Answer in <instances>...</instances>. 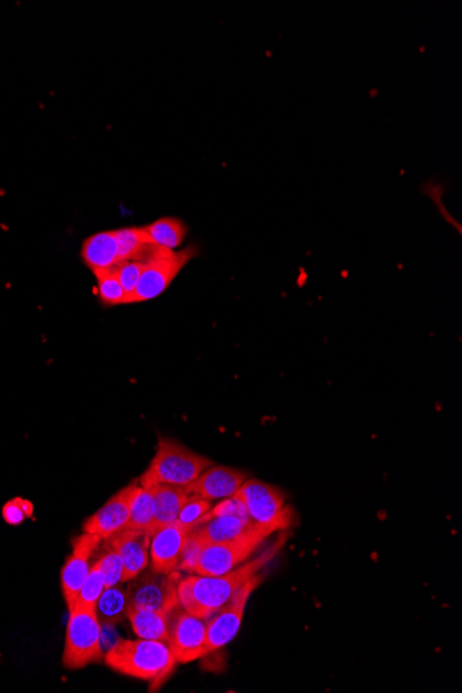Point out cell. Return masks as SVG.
I'll return each mask as SVG.
<instances>
[{
  "instance_id": "1",
  "label": "cell",
  "mask_w": 462,
  "mask_h": 693,
  "mask_svg": "<svg viewBox=\"0 0 462 693\" xmlns=\"http://www.w3.org/2000/svg\"><path fill=\"white\" fill-rule=\"evenodd\" d=\"M286 543L287 534H281L277 542L264 553L254 559L246 561L229 574L181 577L177 585L178 607L194 616L203 619L211 616L213 612L228 603L246 581L262 574Z\"/></svg>"
},
{
  "instance_id": "2",
  "label": "cell",
  "mask_w": 462,
  "mask_h": 693,
  "mask_svg": "<svg viewBox=\"0 0 462 693\" xmlns=\"http://www.w3.org/2000/svg\"><path fill=\"white\" fill-rule=\"evenodd\" d=\"M103 660L115 673L150 682L151 690H159L177 665L170 644L143 638L119 639Z\"/></svg>"
},
{
  "instance_id": "3",
  "label": "cell",
  "mask_w": 462,
  "mask_h": 693,
  "mask_svg": "<svg viewBox=\"0 0 462 693\" xmlns=\"http://www.w3.org/2000/svg\"><path fill=\"white\" fill-rule=\"evenodd\" d=\"M208 457L196 453L175 439L160 438L154 459L140 476L141 486L171 485L187 487L199 474L212 466Z\"/></svg>"
},
{
  "instance_id": "4",
  "label": "cell",
  "mask_w": 462,
  "mask_h": 693,
  "mask_svg": "<svg viewBox=\"0 0 462 693\" xmlns=\"http://www.w3.org/2000/svg\"><path fill=\"white\" fill-rule=\"evenodd\" d=\"M103 659L102 624L96 608L73 607L68 617L62 665L68 670H81Z\"/></svg>"
},
{
  "instance_id": "5",
  "label": "cell",
  "mask_w": 462,
  "mask_h": 693,
  "mask_svg": "<svg viewBox=\"0 0 462 693\" xmlns=\"http://www.w3.org/2000/svg\"><path fill=\"white\" fill-rule=\"evenodd\" d=\"M235 496L244 503L251 521L280 533L291 527L293 511L287 506L285 493L258 480H246Z\"/></svg>"
},
{
  "instance_id": "6",
  "label": "cell",
  "mask_w": 462,
  "mask_h": 693,
  "mask_svg": "<svg viewBox=\"0 0 462 693\" xmlns=\"http://www.w3.org/2000/svg\"><path fill=\"white\" fill-rule=\"evenodd\" d=\"M272 534H275L272 530L258 527L249 534L231 540V542L207 544L194 575L220 576L229 574L250 561L252 554Z\"/></svg>"
},
{
  "instance_id": "7",
  "label": "cell",
  "mask_w": 462,
  "mask_h": 693,
  "mask_svg": "<svg viewBox=\"0 0 462 693\" xmlns=\"http://www.w3.org/2000/svg\"><path fill=\"white\" fill-rule=\"evenodd\" d=\"M197 255V246L190 245L182 251L164 250L154 258L146 262L130 303L147 302L160 297L172 285L183 267Z\"/></svg>"
},
{
  "instance_id": "8",
  "label": "cell",
  "mask_w": 462,
  "mask_h": 693,
  "mask_svg": "<svg viewBox=\"0 0 462 693\" xmlns=\"http://www.w3.org/2000/svg\"><path fill=\"white\" fill-rule=\"evenodd\" d=\"M181 577L178 570L171 574H159L152 569L141 571L138 577L128 581L126 592H128L129 608L172 613L178 608L177 585Z\"/></svg>"
},
{
  "instance_id": "9",
  "label": "cell",
  "mask_w": 462,
  "mask_h": 693,
  "mask_svg": "<svg viewBox=\"0 0 462 693\" xmlns=\"http://www.w3.org/2000/svg\"><path fill=\"white\" fill-rule=\"evenodd\" d=\"M265 579V571L256 575L254 579L246 581L243 587L228 603L217 612H213L211 616L205 619L207 621V652L212 654L215 650H219L230 644L239 634L241 623L245 613L246 605H249L252 592L259 587L262 580Z\"/></svg>"
},
{
  "instance_id": "10",
  "label": "cell",
  "mask_w": 462,
  "mask_h": 693,
  "mask_svg": "<svg viewBox=\"0 0 462 693\" xmlns=\"http://www.w3.org/2000/svg\"><path fill=\"white\" fill-rule=\"evenodd\" d=\"M168 644L177 663L186 665L207 656V621L181 607L170 614Z\"/></svg>"
},
{
  "instance_id": "11",
  "label": "cell",
  "mask_w": 462,
  "mask_h": 693,
  "mask_svg": "<svg viewBox=\"0 0 462 693\" xmlns=\"http://www.w3.org/2000/svg\"><path fill=\"white\" fill-rule=\"evenodd\" d=\"M103 539L96 534L83 533L72 540V551L68 555L65 566L61 569V591L68 607V611L73 607L80 594L83 581H85L89 570H91V559L96 553Z\"/></svg>"
},
{
  "instance_id": "12",
  "label": "cell",
  "mask_w": 462,
  "mask_h": 693,
  "mask_svg": "<svg viewBox=\"0 0 462 693\" xmlns=\"http://www.w3.org/2000/svg\"><path fill=\"white\" fill-rule=\"evenodd\" d=\"M139 485V480H136L115 493L99 511L83 522V533L96 534L106 540L115 533L123 532L128 524L130 503Z\"/></svg>"
},
{
  "instance_id": "13",
  "label": "cell",
  "mask_w": 462,
  "mask_h": 693,
  "mask_svg": "<svg viewBox=\"0 0 462 693\" xmlns=\"http://www.w3.org/2000/svg\"><path fill=\"white\" fill-rule=\"evenodd\" d=\"M246 481L245 472L230 466L212 465L186 487L188 495L207 501L233 497Z\"/></svg>"
},
{
  "instance_id": "14",
  "label": "cell",
  "mask_w": 462,
  "mask_h": 693,
  "mask_svg": "<svg viewBox=\"0 0 462 693\" xmlns=\"http://www.w3.org/2000/svg\"><path fill=\"white\" fill-rule=\"evenodd\" d=\"M151 534L143 530L125 529L106 539V544L117 551L124 564V582L134 580L149 568Z\"/></svg>"
},
{
  "instance_id": "15",
  "label": "cell",
  "mask_w": 462,
  "mask_h": 693,
  "mask_svg": "<svg viewBox=\"0 0 462 693\" xmlns=\"http://www.w3.org/2000/svg\"><path fill=\"white\" fill-rule=\"evenodd\" d=\"M188 533L190 532L177 522L155 530L151 534L150 542L151 569L159 574H171L177 570L183 544Z\"/></svg>"
},
{
  "instance_id": "16",
  "label": "cell",
  "mask_w": 462,
  "mask_h": 693,
  "mask_svg": "<svg viewBox=\"0 0 462 693\" xmlns=\"http://www.w3.org/2000/svg\"><path fill=\"white\" fill-rule=\"evenodd\" d=\"M81 258L93 273L117 267L118 243L114 230L102 231L83 241Z\"/></svg>"
},
{
  "instance_id": "17",
  "label": "cell",
  "mask_w": 462,
  "mask_h": 693,
  "mask_svg": "<svg viewBox=\"0 0 462 693\" xmlns=\"http://www.w3.org/2000/svg\"><path fill=\"white\" fill-rule=\"evenodd\" d=\"M118 243V265L126 262H149L164 249L151 243L149 234L141 228H123L114 230Z\"/></svg>"
},
{
  "instance_id": "18",
  "label": "cell",
  "mask_w": 462,
  "mask_h": 693,
  "mask_svg": "<svg viewBox=\"0 0 462 693\" xmlns=\"http://www.w3.org/2000/svg\"><path fill=\"white\" fill-rule=\"evenodd\" d=\"M258 527L259 524L244 521V519L238 517H215L205 519L193 530H196L201 535L205 543L212 544L231 542V540L249 534Z\"/></svg>"
},
{
  "instance_id": "19",
  "label": "cell",
  "mask_w": 462,
  "mask_h": 693,
  "mask_svg": "<svg viewBox=\"0 0 462 693\" xmlns=\"http://www.w3.org/2000/svg\"><path fill=\"white\" fill-rule=\"evenodd\" d=\"M152 496L155 504L154 532L177 521L178 513L185 504L190 500L186 487L157 485L152 486Z\"/></svg>"
},
{
  "instance_id": "20",
  "label": "cell",
  "mask_w": 462,
  "mask_h": 693,
  "mask_svg": "<svg viewBox=\"0 0 462 693\" xmlns=\"http://www.w3.org/2000/svg\"><path fill=\"white\" fill-rule=\"evenodd\" d=\"M170 614L150 611V609L129 608L128 619L139 638L168 643Z\"/></svg>"
},
{
  "instance_id": "21",
  "label": "cell",
  "mask_w": 462,
  "mask_h": 693,
  "mask_svg": "<svg viewBox=\"0 0 462 693\" xmlns=\"http://www.w3.org/2000/svg\"><path fill=\"white\" fill-rule=\"evenodd\" d=\"M129 600L120 585L104 588L96 603V614L102 626H115L128 619Z\"/></svg>"
},
{
  "instance_id": "22",
  "label": "cell",
  "mask_w": 462,
  "mask_h": 693,
  "mask_svg": "<svg viewBox=\"0 0 462 693\" xmlns=\"http://www.w3.org/2000/svg\"><path fill=\"white\" fill-rule=\"evenodd\" d=\"M143 228L152 244L168 251H176L188 233L186 223L172 217L161 218Z\"/></svg>"
},
{
  "instance_id": "23",
  "label": "cell",
  "mask_w": 462,
  "mask_h": 693,
  "mask_svg": "<svg viewBox=\"0 0 462 693\" xmlns=\"http://www.w3.org/2000/svg\"><path fill=\"white\" fill-rule=\"evenodd\" d=\"M155 504L151 487L139 485L130 503L129 521L126 529L154 533Z\"/></svg>"
},
{
  "instance_id": "24",
  "label": "cell",
  "mask_w": 462,
  "mask_h": 693,
  "mask_svg": "<svg viewBox=\"0 0 462 693\" xmlns=\"http://www.w3.org/2000/svg\"><path fill=\"white\" fill-rule=\"evenodd\" d=\"M97 280V296L104 307L126 304V293L120 285L118 267L93 273Z\"/></svg>"
},
{
  "instance_id": "25",
  "label": "cell",
  "mask_w": 462,
  "mask_h": 693,
  "mask_svg": "<svg viewBox=\"0 0 462 693\" xmlns=\"http://www.w3.org/2000/svg\"><path fill=\"white\" fill-rule=\"evenodd\" d=\"M104 588H106V580H104L103 571L100 569L97 562H94L85 581H83L80 594H78L73 607L96 608V603L100 596L103 594Z\"/></svg>"
},
{
  "instance_id": "26",
  "label": "cell",
  "mask_w": 462,
  "mask_h": 693,
  "mask_svg": "<svg viewBox=\"0 0 462 693\" xmlns=\"http://www.w3.org/2000/svg\"><path fill=\"white\" fill-rule=\"evenodd\" d=\"M96 562L103 571L106 587H113L124 582V564L117 551L109 547L108 544H104L102 554H100Z\"/></svg>"
},
{
  "instance_id": "27",
  "label": "cell",
  "mask_w": 462,
  "mask_h": 693,
  "mask_svg": "<svg viewBox=\"0 0 462 693\" xmlns=\"http://www.w3.org/2000/svg\"><path fill=\"white\" fill-rule=\"evenodd\" d=\"M205 547H207L205 540L196 532V530H192L186 538L185 544H183L177 570L187 571V574L194 575Z\"/></svg>"
},
{
  "instance_id": "28",
  "label": "cell",
  "mask_w": 462,
  "mask_h": 693,
  "mask_svg": "<svg viewBox=\"0 0 462 693\" xmlns=\"http://www.w3.org/2000/svg\"><path fill=\"white\" fill-rule=\"evenodd\" d=\"M211 508V501L192 496L190 500L185 504V507H183L181 513H178L176 522L187 529L188 532H192V530L196 529L198 524L203 522V519L208 516Z\"/></svg>"
},
{
  "instance_id": "29",
  "label": "cell",
  "mask_w": 462,
  "mask_h": 693,
  "mask_svg": "<svg viewBox=\"0 0 462 693\" xmlns=\"http://www.w3.org/2000/svg\"><path fill=\"white\" fill-rule=\"evenodd\" d=\"M33 516L34 504L28 500H24V498H13V500L4 504L2 509L4 522L12 524V527H19V524L27 521V519Z\"/></svg>"
},
{
  "instance_id": "30",
  "label": "cell",
  "mask_w": 462,
  "mask_h": 693,
  "mask_svg": "<svg viewBox=\"0 0 462 693\" xmlns=\"http://www.w3.org/2000/svg\"><path fill=\"white\" fill-rule=\"evenodd\" d=\"M117 267L119 281L126 293V304H129L136 286H138L141 272L145 269V262H126V264H120Z\"/></svg>"
},
{
  "instance_id": "31",
  "label": "cell",
  "mask_w": 462,
  "mask_h": 693,
  "mask_svg": "<svg viewBox=\"0 0 462 693\" xmlns=\"http://www.w3.org/2000/svg\"><path fill=\"white\" fill-rule=\"evenodd\" d=\"M215 517H238L240 519H244V521H251L249 516V511L244 506V503L241 501V498L238 496L223 498L220 500L217 506L211 508V511L208 512V516L203 519L215 518Z\"/></svg>"
}]
</instances>
